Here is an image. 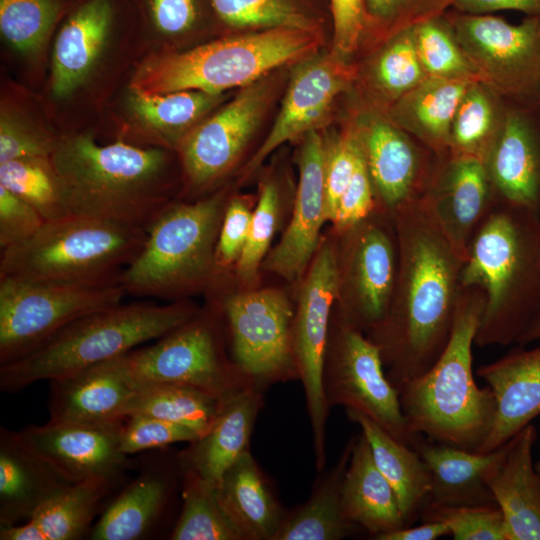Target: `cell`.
Instances as JSON below:
<instances>
[{
    "label": "cell",
    "mask_w": 540,
    "mask_h": 540,
    "mask_svg": "<svg viewBox=\"0 0 540 540\" xmlns=\"http://www.w3.org/2000/svg\"><path fill=\"white\" fill-rule=\"evenodd\" d=\"M125 420V419H124ZM124 420L48 421L16 431L19 440L69 483L104 477L119 480L128 456L119 446Z\"/></svg>",
    "instance_id": "cell-17"
},
{
    "label": "cell",
    "mask_w": 540,
    "mask_h": 540,
    "mask_svg": "<svg viewBox=\"0 0 540 540\" xmlns=\"http://www.w3.org/2000/svg\"><path fill=\"white\" fill-rule=\"evenodd\" d=\"M450 536L448 527L435 521H424L416 526H404L384 534H380L375 540H435L443 536Z\"/></svg>",
    "instance_id": "cell-58"
},
{
    "label": "cell",
    "mask_w": 540,
    "mask_h": 540,
    "mask_svg": "<svg viewBox=\"0 0 540 540\" xmlns=\"http://www.w3.org/2000/svg\"><path fill=\"white\" fill-rule=\"evenodd\" d=\"M357 423L371 450L375 465L393 488L405 526L412 525L428 504L429 470L419 453L379 424L354 411H346Z\"/></svg>",
    "instance_id": "cell-33"
},
{
    "label": "cell",
    "mask_w": 540,
    "mask_h": 540,
    "mask_svg": "<svg viewBox=\"0 0 540 540\" xmlns=\"http://www.w3.org/2000/svg\"><path fill=\"white\" fill-rule=\"evenodd\" d=\"M119 0H78L69 8L55 39L51 87L66 97L90 74L119 14Z\"/></svg>",
    "instance_id": "cell-25"
},
{
    "label": "cell",
    "mask_w": 540,
    "mask_h": 540,
    "mask_svg": "<svg viewBox=\"0 0 540 540\" xmlns=\"http://www.w3.org/2000/svg\"><path fill=\"white\" fill-rule=\"evenodd\" d=\"M144 23L166 37L186 34L201 22L209 0H129ZM212 9V8H211Z\"/></svg>",
    "instance_id": "cell-51"
},
{
    "label": "cell",
    "mask_w": 540,
    "mask_h": 540,
    "mask_svg": "<svg viewBox=\"0 0 540 540\" xmlns=\"http://www.w3.org/2000/svg\"><path fill=\"white\" fill-rule=\"evenodd\" d=\"M420 516L424 521L445 524L454 540H508L503 514L494 502L475 505L428 504Z\"/></svg>",
    "instance_id": "cell-46"
},
{
    "label": "cell",
    "mask_w": 540,
    "mask_h": 540,
    "mask_svg": "<svg viewBox=\"0 0 540 540\" xmlns=\"http://www.w3.org/2000/svg\"><path fill=\"white\" fill-rule=\"evenodd\" d=\"M537 430L528 424L505 443L487 485L500 508L508 540H540V476L532 451Z\"/></svg>",
    "instance_id": "cell-26"
},
{
    "label": "cell",
    "mask_w": 540,
    "mask_h": 540,
    "mask_svg": "<svg viewBox=\"0 0 540 540\" xmlns=\"http://www.w3.org/2000/svg\"><path fill=\"white\" fill-rule=\"evenodd\" d=\"M446 16L479 81L506 100H540V15L520 24L492 14Z\"/></svg>",
    "instance_id": "cell-10"
},
{
    "label": "cell",
    "mask_w": 540,
    "mask_h": 540,
    "mask_svg": "<svg viewBox=\"0 0 540 540\" xmlns=\"http://www.w3.org/2000/svg\"><path fill=\"white\" fill-rule=\"evenodd\" d=\"M344 232L339 259L344 318L369 332L385 318L394 293L399 259L394 217L376 208Z\"/></svg>",
    "instance_id": "cell-15"
},
{
    "label": "cell",
    "mask_w": 540,
    "mask_h": 540,
    "mask_svg": "<svg viewBox=\"0 0 540 540\" xmlns=\"http://www.w3.org/2000/svg\"><path fill=\"white\" fill-rule=\"evenodd\" d=\"M69 483L30 451L16 431L0 429V527L28 521Z\"/></svg>",
    "instance_id": "cell-29"
},
{
    "label": "cell",
    "mask_w": 540,
    "mask_h": 540,
    "mask_svg": "<svg viewBox=\"0 0 540 540\" xmlns=\"http://www.w3.org/2000/svg\"><path fill=\"white\" fill-rule=\"evenodd\" d=\"M323 390L329 408L343 406L363 414L410 446L415 436L408 430L399 391L384 372L378 346L345 318L334 337L329 332Z\"/></svg>",
    "instance_id": "cell-13"
},
{
    "label": "cell",
    "mask_w": 540,
    "mask_h": 540,
    "mask_svg": "<svg viewBox=\"0 0 540 540\" xmlns=\"http://www.w3.org/2000/svg\"><path fill=\"white\" fill-rule=\"evenodd\" d=\"M70 215L148 230L174 201L171 157L157 147L122 141L101 145L90 135L61 139L51 156Z\"/></svg>",
    "instance_id": "cell-2"
},
{
    "label": "cell",
    "mask_w": 540,
    "mask_h": 540,
    "mask_svg": "<svg viewBox=\"0 0 540 540\" xmlns=\"http://www.w3.org/2000/svg\"><path fill=\"white\" fill-rule=\"evenodd\" d=\"M352 439L338 463L314 488L310 498L292 512L285 513L273 540H340L358 530L342 509L341 491Z\"/></svg>",
    "instance_id": "cell-36"
},
{
    "label": "cell",
    "mask_w": 540,
    "mask_h": 540,
    "mask_svg": "<svg viewBox=\"0 0 540 540\" xmlns=\"http://www.w3.org/2000/svg\"><path fill=\"white\" fill-rule=\"evenodd\" d=\"M346 519L376 537L405 526L396 494L379 471L361 433L352 438L341 491Z\"/></svg>",
    "instance_id": "cell-30"
},
{
    "label": "cell",
    "mask_w": 540,
    "mask_h": 540,
    "mask_svg": "<svg viewBox=\"0 0 540 540\" xmlns=\"http://www.w3.org/2000/svg\"><path fill=\"white\" fill-rule=\"evenodd\" d=\"M217 491L243 540L274 539L285 512L249 450L226 470Z\"/></svg>",
    "instance_id": "cell-32"
},
{
    "label": "cell",
    "mask_w": 540,
    "mask_h": 540,
    "mask_svg": "<svg viewBox=\"0 0 540 540\" xmlns=\"http://www.w3.org/2000/svg\"><path fill=\"white\" fill-rule=\"evenodd\" d=\"M376 208L372 181L361 150L352 178L338 203L333 224L344 232L364 220Z\"/></svg>",
    "instance_id": "cell-54"
},
{
    "label": "cell",
    "mask_w": 540,
    "mask_h": 540,
    "mask_svg": "<svg viewBox=\"0 0 540 540\" xmlns=\"http://www.w3.org/2000/svg\"><path fill=\"white\" fill-rule=\"evenodd\" d=\"M326 146L312 130L299 155V181L291 220L264 260V268L288 281L297 280L313 260L326 219L324 165Z\"/></svg>",
    "instance_id": "cell-20"
},
{
    "label": "cell",
    "mask_w": 540,
    "mask_h": 540,
    "mask_svg": "<svg viewBox=\"0 0 540 540\" xmlns=\"http://www.w3.org/2000/svg\"><path fill=\"white\" fill-rule=\"evenodd\" d=\"M262 404L261 389L254 386L223 399L210 428L180 453V470L217 486L226 470L248 450Z\"/></svg>",
    "instance_id": "cell-27"
},
{
    "label": "cell",
    "mask_w": 540,
    "mask_h": 540,
    "mask_svg": "<svg viewBox=\"0 0 540 540\" xmlns=\"http://www.w3.org/2000/svg\"><path fill=\"white\" fill-rule=\"evenodd\" d=\"M183 476V506L171 540H243L226 512L217 486L189 471Z\"/></svg>",
    "instance_id": "cell-40"
},
{
    "label": "cell",
    "mask_w": 540,
    "mask_h": 540,
    "mask_svg": "<svg viewBox=\"0 0 540 540\" xmlns=\"http://www.w3.org/2000/svg\"><path fill=\"white\" fill-rule=\"evenodd\" d=\"M365 77L378 107L375 110L384 113L428 78L417 55L413 26L380 42L368 63Z\"/></svg>",
    "instance_id": "cell-38"
},
{
    "label": "cell",
    "mask_w": 540,
    "mask_h": 540,
    "mask_svg": "<svg viewBox=\"0 0 540 540\" xmlns=\"http://www.w3.org/2000/svg\"><path fill=\"white\" fill-rule=\"evenodd\" d=\"M44 223L36 209L0 185L1 251L26 242Z\"/></svg>",
    "instance_id": "cell-52"
},
{
    "label": "cell",
    "mask_w": 540,
    "mask_h": 540,
    "mask_svg": "<svg viewBox=\"0 0 540 540\" xmlns=\"http://www.w3.org/2000/svg\"><path fill=\"white\" fill-rule=\"evenodd\" d=\"M128 358L138 383L189 386L220 400L252 386L225 358L216 323L201 311Z\"/></svg>",
    "instance_id": "cell-12"
},
{
    "label": "cell",
    "mask_w": 540,
    "mask_h": 540,
    "mask_svg": "<svg viewBox=\"0 0 540 540\" xmlns=\"http://www.w3.org/2000/svg\"><path fill=\"white\" fill-rule=\"evenodd\" d=\"M470 83L428 77L385 114L437 157L443 158L449 152L453 117Z\"/></svg>",
    "instance_id": "cell-34"
},
{
    "label": "cell",
    "mask_w": 540,
    "mask_h": 540,
    "mask_svg": "<svg viewBox=\"0 0 540 540\" xmlns=\"http://www.w3.org/2000/svg\"><path fill=\"white\" fill-rule=\"evenodd\" d=\"M535 468L540 476V460L535 464Z\"/></svg>",
    "instance_id": "cell-60"
},
{
    "label": "cell",
    "mask_w": 540,
    "mask_h": 540,
    "mask_svg": "<svg viewBox=\"0 0 540 540\" xmlns=\"http://www.w3.org/2000/svg\"><path fill=\"white\" fill-rule=\"evenodd\" d=\"M50 382V421L124 420L138 390L128 353Z\"/></svg>",
    "instance_id": "cell-22"
},
{
    "label": "cell",
    "mask_w": 540,
    "mask_h": 540,
    "mask_svg": "<svg viewBox=\"0 0 540 540\" xmlns=\"http://www.w3.org/2000/svg\"><path fill=\"white\" fill-rule=\"evenodd\" d=\"M59 141L29 126H23L7 114L0 122V163L16 159L50 158Z\"/></svg>",
    "instance_id": "cell-53"
},
{
    "label": "cell",
    "mask_w": 540,
    "mask_h": 540,
    "mask_svg": "<svg viewBox=\"0 0 540 540\" xmlns=\"http://www.w3.org/2000/svg\"><path fill=\"white\" fill-rule=\"evenodd\" d=\"M454 2L455 0H362V37L367 31H372L379 42H382L403 29L446 13L451 10Z\"/></svg>",
    "instance_id": "cell-47"
},
{
    "label": "cell",
    "mask_w": 540,
    "mask_h": 540,
    "mask_svg": "<svg viewBox=\"0 0 540 540\" xmlns=\"http://www.w3.org/2000/svg\"><path fill=\"white\" fill-rule=\"evenodd\" d=\"M451 10L470 14H491L500 10H515L527 16L540 15V0H455Z\"/></svg>",
    "instance_id": "cell-57"
},
{
    "label": "cell",
    "mask_w": 540,
    "mask_h": 540,
    "mask_svg": "<svg viewBox=\"0 0 540 540\" xmlns=\"http://www.w3.org/2000/svg\"><path fill=\"white\" fill-rule=\"evenodd\" d=\"M354 124L377 208L394 217L403 207L422 200L439 157L384 112L363 113Z\"/></svg>",
    "instance_id": "cell-16"
},
{
    "label": "cell",
    "mask_w": 540,
    "mask_h": 540,
    "mask_svg": "<svg viewBox=\"0 0 540 540\" xmlns=\"http://www.w3.org/2000/svg\"><path fill=\"white\" fill-rule=\"evenodd\" d=\"M484 164L497 201L540 215V100H506L502 131Z\"/></svg>",
    "instance_id": "cell-19"
},
{
    "label": "cell",
    "mask_w": 540,
    "mask_h": 540,
    "mask_svg": "<svg viewBox=\"0 0 540 540\" xmlns=\"http://www.w3.org/2000/svg\"><path fill=\"white\" fill-rule=\"evenodd\" d=\"M200 435L193 429L145 414L125 418L119 438L120 450L129 456L177 442H193Z\"/></svg>",
    "instance_id": "cell-49"
},
{
    "label": "cell",
    "mask_w": 540,
    "mask_h": 540,
    "mask_svg": "<svg viewBox=\"0 0 540 540\" xmlns=\"http://www.w3.org/2000/svg\"><path fill=\"white\" fill-rule=\"evenodd\" d=\"M233 362L259 389L297 378L292 332L294 311L282 291L263 289L228 296L222 305Z\"/></svg>",
    "instance_id": "cell-14"
},
{
    "label": "cell",
    "mask_w": 540,
    "mask_h": 540,
    "mask_svg": "<svg viewBox=\"0 0 540 540\" xmlns=\"http://www.w3.org/2000/svg\"><path fill=\"white\" fill-rule=\"evenodd\" d=\"M221 402L222 400L189 386L139 383L129 415L145 414L157 417L191 428L201 436L212 425Z\"/></svg>",
    "instance_id": "cell-39"
},
{
    "label": "cell",
    "mask_w": 540,
    "mask_h": 540,
    "mask_svg": "<svg viewBox=\"0 0 540 540\" xmlns=\"http://www.w3.org/2000/svg\"><path fill=\"white\" fill-rule=\"evenodd\" d=\"M506 117V100L481 81H473L453 117L449 155L485 161L498 139Z\"/></svg>",
    "instance_id": "cell-37"
},
{
    "label": "cell",
    "mask_w": 540,
    "mask_h": 540,
    "mask_svg": "<svg viewBox=\"0 0 540 540\" xmlns=\"http://www.w3.org/2000/svg\"><path fill=\"white\" fill-rule=\"evenodd\" d=\"M0 185L36 209L45 222L70 215L51 157L0 163Z\"/></svg>",
    "instance_id": "cell-41"
},
{
    "label": "cell",
    "mask_w": 540,
    "mask_h": 540,
    "mask_svg": "<svg viewBox=\"0 0 540 540\" xmlns=\"http://www.w3.org/2000/svg\"><path fill=\"white\" fill-rule=\"evenodd\" d=\"M209 3L215 17L239 29H317L315 21L296 0H209Z\"/></svg>",
    "instance_id": "cell-45"
},
{
    "label": "cell",
    "mask_w": 540,
    "mask_h": 540,
    "mask_svg": "<svg viewBox=\"0 0 540 540\" xmlns=\"http://www.w3.org/2000/svg\"><path fill=\"white\" fill-rule=\"evenodd\" d=\"M252 212L244 200L234 198L226 205L215 248L217 274L237 263L248 239Z\"/></svg>",
    "instance_id": "cell-55"
},
{
    "label": "cell",
    "mask_w": 540,
    "mask_h": 540,
    "mask_svg": "<svg viewBox=\"0 0 540 540\" xmlns=\"http://www.w3.org/2000/svg\"><path fill=\"white\" fill-rule=\"evenodd\" d=\"M266 101L265 85H248L181 140L179 157L193 191L207 189L234 165L256 130Z\"/></svg>",
    "instance_id": "cell-18"
},
{
    "label": "cell",
    "mask_w": 540,
    "mask_h": 540,
    "mask_svg": "<svg viewBox=\"0 0 540 540\" xmlns=\"http://www.w3.org/2000/svg\"><path fill=\"white\" fill-rule=\"evenodd\" d=\"M339 294L338 253L331 244L323 245L303 282L292 332L294 364L305 393L318 472H322L326 464V426L330 410L323 390V369L331 310Z\"/></svg>",
    "instance_id": "cell-11"
},
{
    "label": "cell",
    "mask_w": 540,
    "mask_h": 540,
    "mask_svg": "<svg viewBox=\"0 0 540 540\" xmlns=\"http://www.w3.org/2000/svg\"><path fill=\"white\" fill-rule=\"evenodd\" d=\"M117 480L95 477L69 484L28 521L0 527L1 540H78L91 531Z\"/></svg>",
    "instance_id": "cell-31"
},
{
    "label": "cell",
    "mask_w": 540,
    "mask_h": 540,
    "mask_svg": "<svg viewBox=\"0 0 540 540\" xmlns=\"http://www.w3.org/2000/svg\"><path fill=\"white\" fill-rule=\"evenodd\" d=\"M199 310L178 300L167 304L122 302L70 323L24 356L0 365V389L16 393L42 380L125 355L181 326Z\"/></svg>",
    "instance_id": "cell-5"
},
{
    "label": "cell",
    "mask_w": 540,
    "mask_h": 540,
    "mask_svg": "<svg viewBox=\"0 0 540 540\" xmlns=\"http://www.w3.org/2000/svg\"><path fill=\"white\" fill-rule=\"evenodd\" d=\"M540 340V313L532 320L524 332L517 339L516 344L525 346Z\"/></svg>",
    "instance_id": "cell-59"
},
{
    "label": "cell",
    "mask_w": 540,
    "mask_h": 540,
    "mask_svg": "<svg viewBox=\"0 0 540 540\" xmlns=\"http://www.w3.org/2000/svg\"><path fill=\"white\" fill-rule=\"evenodd\" d=\"M461 285L485 296L474 344H516L540 313V215L496 200L467 246Z\"/></svg>",
    "instance_id": "cell-3"
},
{
    "label": "cell",
    "mask_w": 540,
    "mask_h": 540,
    "mask_svg": "<svg viewBox=\"0 0 540 540\" xmlns=\"http://www.w3.org/2000/svg\"><path fill=\"white\" fill-rule=\"evenodd\" d=\"M70 0H0V31L21 52L36 50L58 20L68 11Z\"/></svg>",
    "instance_id": "cell-44"
},
{
    "label": "cell",
    "mask_w": 540,
    "mask_h": 540,
    "mask_svg": "<svg viewBox=\"0 0 540 540\" xmlns=\"http://www.w3.org/2000/svg\"><path fill=\"white\" fill-rule=\"evenodd\" d=\"M333 41L339 58L353 54L363 34L362 0H330Z\"/></svg>",
    "instance_id": "cell-56"
},
{
    "label": "cell",
    "mask_w": 540,
    "mask_h": 540,
    "mask_svg": "<svg viewBox=\"0 0 540 540\" xmlns=\"http://www.w3.org/2000/svg\"><path fill=\"white\" fill-rule=\"evenodd\" d=\"M221 94L181 90L148 95L133 91L131 104L136 116L155 133L171 137L183 131L220 100Z\"/></svg>",
    "instance_id": "cell-43"
},
{
    "label": "cell",
    "mask_w": 540,
    "mask_h": 540,
    "mask_svg": "<svg viewBox=\"0 0 540 540\" xmlns=\"http://www.w3.org/2000/svg\"><path fill=\"white\" fill-rule=\"evenodd\" d=\"M145 238L141 228L68 215L45 222L26 242L1 251L0 278L76 286L117 284Z\"/></svg>",
    "instance_id": "cell-6"
},
{
    "label": "cell",
    "mask_w": 540,
    "mask_h": 540,
    "mask_svg": "<svg viewBox=\"0 0 540 540\" xmlns=\"http://www.w3.org/2000/svg\"><path fill=\"white\" fill-rule=\"evenodd\" d=\"M280 217V194L274 182L263 184L252 212L250 230L242 254L236 263L237 276L245 282H252L260 265L267 256Z\"/></svg>",
    "instance_id": "cell-48"
},
{
    "label": "cell",
    "mask_w": 540,
    "mask_h": 540,
    "mask_svg": "<svg viewBox=\"0 0 540 540\" xmlns=\"http://www.w3.org/2000/svg\"><path fill=\"white\" fill-rule=\"evenodd\" d=\"M120 283L76 286L0 278V365L31 352L58 331L126 296Z\"/></svg>",
    "instance_id": "cell-9"
},
{
    "label": "cell",
    "mask_w": 540,
    "mask_h": 540,
    "mask_svg": "<svg viewBox=\"0 0 540 540\" xmlns=\"http://www.w3.org/2000/svg\"><path fill=\"white\" fill-rule=\"evenodd\" d=\"M394 222L399 251L394 293L385 318L367 337L399 391L434 364L449 340L465 256L423 200L397 211Z\"/></svg>",
    "instance_id": "cell-1"
},
{
    "label": "cell",
    "mask_w": 540,
    "mask_h": 540,
    "mask_svg": "<svg viewBox=\"0 0 540 540\" xmlns=\"http://www.w3.org/2000/svg\"><path fill=\"white\" fill-rule=\"evenodd\" d=\"M226 205L224 194L216 193L164 210L121 274L126 294L178 301L209 286L217 275L215 248Z\"/></svg>",
    "instance_id": "cell-8"
},
{
    "label": "cell",
    "mask_w": 540,
    "mask_h": 540,
    "mask_svg": "<svg viewBox=\"0 0 540 540\" xmlns=\"http://www.w3.org/2000/svg\"><path fill=\"white\" fill-rule=\"evenodd\" d=\"M172 490V478L152 468L130 482L102 511L90 531L93 540H137L161 515Z\"/></svg>",
    "instance_id": "cell-35"
},
{
    "label": "cell",
    "mask_w": 540,
    "mask_h": 540,
    "mask_svg": "<svg viewBox=\"0 0 540 540\" xmlns=\"http://www.w3.org/2000/svg\"><path fill=\"white\" fill-rule=\"evenodd\" d=\"M422 200L465 258L472 236L496 203L484 162L449 154L439 158Z\"/></svg>",
    "instance_id": "cell-21"
},
{
    "label": "cell",
    "mask_w": 540,
    "mask_h": 540,
    "mask_svg": "<svg viewBox=\"0 0 540 540\" xmlns=\"http://www.w3.org/2000/svg\"><path fill=\"white\" fill-rule=\"evenodd\" d=\"M413 31L417 55L427 77L479 81L446 13L416 24Z\"/></svg>",
    "instance_id": "cell-42"
},
{
    "label": "cell",
    "mask_w": 540,
    "mask_h": 540,
    "mask_svg": "<svg viewBox=\"0 0 540 540\" xmlns=\"http://www.w3.org/2000/svg\"><path fill=\"white\" fill-rule=\"evenodd\" d=\"M361 150L354 122L326 147L324 186L328 222H334L338 203L352 178Z\"/></svg>",
    "instance_id": "cell-50"
},
{
    "label": "cell",
    "mask_w": 540,
    "mask_h": 540,
    "mask_svg": "<svg viewBox=\"0 0 540 540\" xmlns=\"http://www.w3.org/2000/svg\"><path fill=\"white\" fill-rule=\"evenodd\" d=\"M315 30L260 29L223 37L193 49L156 55L136 72L132 90L148 95L181 90L222 94L299 59L317 46Z\"/></svg>",
    "instance_id": "cell-7"
},
{
    "label": "cell",
    "mask_w": 540,
    "mask_h": 540,
    "mask_svg": "<svg viewBox=\"0 0 540 540\" xmlns=\"http://www.w3.org/2000/svg\"><path fill=\"white\" fill-rule=\"evenodd\" d=\"M354 79L355 70L340 59H321L303 66L290 83L269 134L248 163V173L283 143L315 130Z\"/></svg>",
    "instance_id": "cell-23"
},
{
    "label": "cell",
    "mask_w": 540,
    "mask_h": 540,
    "mask_svg": "<svg viewBox=\"0 0 540 540\" xmlns=\"http://www.w3.org/2000/svg\"><path fill=\"white\" fill-rule=\"evenodd\" d=\"M477 375L495 398L491 430L477 451L489 452L540 415V344L531 349L517 345L501 358L478 367Z\"/></svg>",
    "instance_id": "cell-24"
},
{
    "label": "cell",
    "mask_w": 540,
    "mask_h": 540,
    "mask_svg": "<svg viewBox=\"0 0 540 540\" xmlns=\"http://www.w3.org/2000/svg\"><path fill=\"white\" fill-rule=\"evenodd\" d=\"M410 446L419 453L430 473L428 504L475 505L494 502L487 479L503 456L505 444L489 452H475L417 434Z\"/></svg>",
    "instance_id": "cell-28"
},
{
    "label": "cell",
    "mask_w": 540,
    "mask_h": 540,
    "mask_svg": "<svg viewBox=\"0 0 540 540\" xmlns=\"http://www.w3.org/2000/svg\"><path fill=\"white\" fill-rule=\"evenodd\" d=\"M485 304L478 286H462L449 340L434 364L399 390L408 430L477 452L494 420L495 398L473 374L472 345Z\"/></svg>",
    "instance_id": "cell-4"
}]
</instances>
